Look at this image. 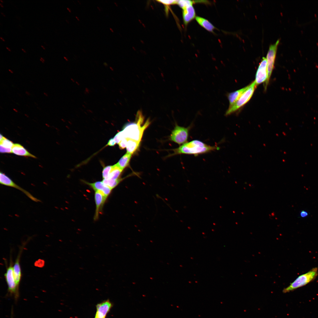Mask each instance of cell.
Returning a JSON list of instances; mask_svg holds the SVG:
<instances>
[{
  "mask_svg": "<svg viewBox=\"0 0 318 318\" xmlns=\"http://www.w3.org/2000/svg\"><path fill=\"white\" fill-rule=\"evenodd\" d=\"M217 145L210 146L198 140H194L187 142L178 148L173 149V153L171 155L178 154L193 155L195 156L219 150Z\"/></svg>",
  "mask_w": 318,
  "mask_h": 318,
  "instance_id": "1",
  "label": "cell"
},
{
  "mask_svg": "<svg viewBox=\"0 0 318 318\" xmlns=\"http://www.w3.org/2000/svg\"><path fill=\"white\" fill-rule=\"evenodd\" d=\"M144 120L142 111H138L136 114L135 122L127 124L122 131L124 138L140 142L144 130L150 123L148 119L142 126Z\"/></svg>",
  "mask_w": 318,
  "mask_h": 318,
  "instance_id": "2",
  "label": "cell"
},
{
  "mask_svg": "<svg viewBox=\"0 0 318 318\" xmlns=\"http://www.w3.org/2000/svg\"><path fill=\"white\" fill-rule=\"evenodd\" d=\"M318 274V268L315 267L307 272L298 277L287 287L284 288L283 292L286 293L304 286L314 280Z\"/></svg>",
  "mask_w": 318,
  "mask_h": 318,
  "instance_id": "3",
  "label": "cell"
},
{
  "mask_svg": "<svg viewBox=\"0 0 318 318\" xmlns=\"http://www.w3.org/2000/svg\"><path fill=\"white\" fill-rule=\"evenodd\" d=\"M256 86L254 81L248 85L247 89L235 103L231 107L228 108L225 115L228 116L231 114L246 103L251 97Z\"/></svg>",
  "mask_w": 318,
  "mask_h": 318,
  "instance_id": "4",
  "label": "cell"
},
{
  "mask_svg": "<svg viewBox=\"0 0 318 318\" xmlns=\"http://www.w3.org/2000/svg\"><path fill=\"white\" fill-rule=\"evenodd\" d=\"M191 127V126L186 127L176 124L170 135V140L179 145L187 142Z\"/></svg>",
  "mask_w": 318,
  "mask_h": 318,
  "instance_id": "5",
  "label": "cell"
},
{
  "mask_svg": "<svg viewBox=\"0 0 318 318\" xmlns=\"http://www.w3.org/2000/svg\"><path fill=\"white\" fill-rule=\"evenodd\" d=\"M8 287V291L10 295L14 296L17 299L19 297V287L17 285L14 276L12 261L11 260L9 266L7 268L4 274Z\"/></svg>",
  "mask_w": 318,
  "mask_h": 318,
  "instance_id": "6",
  "label": "cell"
},
{
  "mask_svg": "<svg viewBox=\"0 0 318 318\" xmlns=\"http://www.w3.org/2000/svg\"><path fill=\"white\" fill-rule=\"evenodd\" d=\"M279 42V40L278 39L274 44H271L269 47L267 54L266 59L267 63L268 78L267 81L265 82L264 87L265 90L266 89L274 68L277 47Z\"/></svg>",
  "mask_w": 318,
  "mask_h": 318,
  "instance_id": "7",
  "label": "cell"
},
{
  "mask_svg": "<svg viewBox=\"0 0 318 318\" xmlns=\"http://www.w3.org/2000/svg\"><path fill=\"white\" fill-rule=\"evenodd\" d=\"M0 183L1 185L14 188L20 191L34 201L37 202L41 201L40 200L34 197L29 192L18 185L10 178L1 172L0 173Z\"/></svg>",
  "mask_w": 318,
  "mask_h": 318,
  "instance_id": "8",
  "label": "cell"
},
{
  "mask_svg": "<svg viewBox=\"0 0 318 318\" xmlns=\"http://www.w3.org/2000/svg\"><path fill=\"white\" fill-rule=\"evenodd\" d=\"M267 78L268 72L266 59L265 57H263L259 66L256 75L255 80L254 81L256 86L265 81L266 82Z\"/></svg>",
  "mask_w": 318,
  "mask_h": 318,
  "instance_id": "9",
  "label": "cell"
},
{
  "mask_svg": "<svg viewBox=\"0 0 318 318\" xmlns=\"http://www.w3.org/2000/svg\"><path fill=\"white\" fill-rule=\"evenodd\" d=\"M112 306V303L108 299L98 304L94 318H105Z\"/></svg>",
  "mask_w": 318,
  "mask_h": 318,
  "instance_id": "10",
  "label": "cell"
},
{
  "mask_svg": "<svg viewBox=\"0 0 318 318\" xmlns=\"http://www.w3.org/2000/svg\"><path fill=\"white\" fill-rule=\"evenodd\" d=\"M84 182L90 186L95 191L100 192L107 198L110 194L112 190L105 185L102 181H96L93 183H90L85 181Z\"/></svg>",
  "mask_w": 318,
  "mask_h": 318,
  "instance_id": "11",
  "label": "cell"
},
{
  "mask_svg": "<svg viewBox=\"0 0 318 318\" xmlns=\"http://www.w3.org/2000/svg\"><path fill=\"white\" fill-rule=\"evenodd\" d=\"M107 197L99 191H95V200L96 204V210L94 219L97 220L99 216L100 209L106 201Z\"/></svg>",
  "mask_w": 318,
  "mask_h": 318,
  "instance_id": "12",
  "label": "cell"
},
{
  "mask_svg": "<svg viewBox=\"0 0 318 318\" xmlns=\"http://www.w3.org/2000/svg\"><path fill=\"white\" fill-rule=\"evenodd\" d=\"M22 250V248H21L13 266V272L16 283L19 287L21 277V270L20 264V256Z\"/></svg>",
  "mask_w": 318,
  "mask_h": 318,
  "instance_id": "13",
  "label": "cell"
},
{
  "mask_svg": "<svg viewBox=\"0 0 318 318\" xmlns=\"http://www.w3.org/2000/svg\"><path fill=\"white\" fill-rule=\"evenodd\" d=\"M183 18L184 24L187 26L196 18V12L193 5L190 6L183 10Z\"/></svg>",
  "mask_w": 318,
  "mask_h": 318,
  "instance_id": "14",
  "label": "cell"
},
{
  "mask_svg": "<svg viewBox=\"0 0 318 318\" xmlns=\"http://www.w3.org/2000/svg\"><path fill=\"white\" fill-rule=\"evenodd\" d=\"M12 153L16 155L24 157H36L29 152L23 146L19 144H14L12 148Z\"/></svg>",
  "mask_w": 318,
  "mask_h": 318,
  "instance_id": "15",
  "label": "cell"
},
{
  "mask_svg": "<svg viewBox=\"0 0 318 318\" xmlns=\"http://www.w3.org/2000/svg\"><path fill=\"white\" fill-rule=\"evenodd\" d=\"M248 86L235 91L228 93L227 97L229 102L228 108L232 106L242 94L247 89Z\"/></svg>",
  "mask_w": 318,
  "mask_h": 318,
  "instance_id": "16",
  "label": "cell"
},
{
  "mask_svg": "<svg viewBox=\"0 0 318 318\" xmlns=\"http://www.w3.org/2000/svg\"><path fill=\"white\" fill-rule=\"evenodd\" d=\"M195 19L196 21L201 26L208 31L214 33V30L216 29V28L208 20L199 16H196Z\"/></svg>",
  "mask_w": 318,
  "mask_h": 318,
  "instance_id": "17",
  "label": "cell"
},
{
  "mask_svg": "<svg viewBox=\"0 0 318 318\" xmlns=\"http://www.w3.org/2000/svg\"><path fill=\"white\" fill-rule=\"evenodd\" d=\"M131 154L127 153L124 155L115 164L116 165L123 170L129 165L132 156Z\"/></svg>",
  "mask_w": 318,
  "mask_h": 318,
  "instance_id": "18",
  "label": "cell"
},
{
  "mask_svg": "<svg viewBox=\"0 0 318 318\" xmlns=\"http://www.w3.org/2000/svg\"><path fill=\"white\" fill-rule=\"evenodd\" d=\"M140 142L128 139L126 148L127 153L132 154L138 148Z\"/></svg>",
  "mask_w": 318,
  "mask_h": 318,
  "instance_id": "19",
  "label": "cell"
},
{
  "mask_svg": "<svg viewBox=\"0 0 318 318\" xmlns=\"http://www.w3.org/2000/svg\"><path fill=\"white\" fill-rule=\"evenodd\" d=\"M122 171V170L117 167L115 164L112 165L108 178L114 179L119 178V177Z\"/></svg>",
  "mask_w": 318,
  "mask_h": 318,
  "instance_id": "20",
  "label": "cell"
},
{
  "mask_svg": "<svg viewBox=\"0 0 318 318\" xmlns=\"http://www.w3.org/2000/svg\"><path fill=\"white\" fill-rule=\"evenodd\" d=\"M121 179H104L102 181L103 183L112 189L117 186L121 181Z\"/></svg>",
  "mask_w": 318,
  "mask_h": 318,
  "instance_id": "21",
  "label": "cell"
},
{
  "mask_svg": "<svg viewBox=\"0 0 318 318\" xmlns=\"http://www.w3.org/2000/svg\"><path fill=\"white\" fill-rule=\"evenodd\" d=\"M14 143L4 137L3 139L0 141V146L7 149H12Z\"/></svg>",
  "mask_w": 318,
  "mask_h": 318,
  "instance_id": "22",
  "label": "cell"
},
{
  "mask_svg": "<svg viewBox=\"0 0 318 318\" xmlns=\"http://www.w3.org/2000/svg\"><path fill=\"white\" fill-rule=\"evenodd\" d=\"M194 3H196L195 1L181 0H178L177 4L183 10L190 6L193 5Z\"/></svg>",
  "mask_w": 318,
  "mask_h": 318,
  "instance_id": "23",
  "label": "cell"
},
{
  "mask_svg": "<svg viewBox=\"0 0 318 318\" xmlns=\"http://www.w3.org/2000/svg\"><path fill=\"white\" fill-rule=\"evenodd\" d=\"M112 167V165H109L104 168L102 171V176L103 179L108 178Z\"/></svg>",
  "mask_w": 318,
  "mask_h": 318,
  "instance_id": "24",
  "label": "cell"
},
{
  "mask_svg": "<svg viewBox=\"0 0 318 318\" xmlns=\"http://www.w3.org/2000/svg\"><path fill=\"white\" fill-rule=\"evenodd\" d=\"M124 138L122 131L118 132L114 136L113 139L116 143L117 144Z\"/></svg>",
  "mask_w": 318,
  "mask_h": 318,
  "instance_id": "25",
  "label": "cell"
},
{
  "mask_svg": "<svg viewBox=\"0 0 318 318\" xmlns=\"http://www.w3.org/2000/svg\"><path fill=\"white\" fill-rule=\"evenodd\" d=\"M158 1L166 5H169L172 4H177L178 0H158Z\"/></svg>",
  "mask_w": 318,
  "mask_h": 318,
  "instance_id": "26",
  "label": "cell"
},
{
  "mask_svg": "<svg viewBox=\"0 0 318 318\" xmlns=\"http://www.w3.org/2000/svg\"><path fill=\"white\" fill-rule=\"evenodd\" d=\"M128 139L124 138L119 143V148L120 149H122L126 148Z\"/></svg>",
  "mask_w": 318,
  "mask_h": 318,
  "instance_id": "27",
  "label": "cell"
},
{
  "mask_svg": "<svg viewBox=\"0 0 318 318\" xmlns=\"http://www.w3.org/2000/svg\"><path fill=\"white\" fill-rule=\"evenodd\" d=\"M116 142L113 138L110 139L108 141L107 145L110 146H113L116 144Z\"/></svg>",
  "mask_w": 318,
  "mask_h": 318,
  "instance_id": "28",
  "label": "cell"
},
{
  "mask_svg": "<svg viewBox=\"0 0 318 318\" xmlns=\"http://www.w3.org/2000/svg\"><path fill=\"white\" fill-rule=\"evenodd\" d=\"M308 213L307 212L303 210L301 212L300 215L301 217L304 218L307 216L308 215Z\"/></svg>",
  "mask_w": 318,
  "mask_h": 318,
  "instance_id": "29",
  "label": "cell"
},
{
  "mask_svg": "<svg viewBox=\"0 0 318 318\" xmlns=\"http://www.w3.org/2000/svg\"><path fill=\"white\" fill-rule=\"evenodd\" d=\"M40 61H41V62H42V63H44V59H43V58H42V57H41V58H40Z\"/></svg>",
  "mask_w": 318,
  "mask_h": 318,
  "instance_id": "30",
  "label": "cell"
},
{
  "mask_svg": "<svg viewBox=\"0 0 318 318\" xmlns=\"http://www.w3.org/2000/svg\"><path fill=\"white\" fill-rule=\"evenodd\" d=\"M4 136H3V135H2L1 134H0V141L1 140L4 138Z\"/></svg>",
  "mask_w": 318,
  "mask_h": 318,
  "instance_id": "31",
  "label": "cell"
},
{
  "mask_svg": "<svg viewBox=\"0 0 318 318\" xmlns=\"http://www.w3.org/2000/svg\"><path fill=\"white\" fill-rule=\"evenodd\" d=\"M26 93L27 95H30V93L29 92H28L27 91L26 92Z\"/></svg>",
  "mask_w": 318,
  "mask_h": 318,
  "instance_id": "32",
  "label": "cell"
},
{
  "mask_svg": "<svg viewBox=\"0 0 318 318\" xmlns=\"http://www.w3.org/2000/svg\"><path fill=\"white\" fill-rule=\"evenodd\" d=\"M67 10L69 11V12H71V10L68 7H67Z\"/></svg>",
  "mask_w": 318,
  "mask_h": 318,
  "instance_id": "33",
  "label": "cell"
},
{
  "mask_svg": "<svg viewBox=\"0 0 318 318\" xmlns=\"http://www.w3.org/2000/svg\"><path fill=\"white\" fill-rule=\"evenodd\" d=\"M9 71L11 72V73H13V72L10 69H9Z\"/></svg>",
  "mask_w": 318,
  "mask_h": 318,
  "instance_id": "34",
  "label": "cell"
},
{
  "mask_svg": "<svg viewBox=\"0 0 318 318\" xmlns=\"http://www.w3.org/2000/svg\"><path fill=\"white\" fill-rule=\"evenodd\" d=\"M13 110L14 111L16 112H18V111L16 110V109H15L14 108H13Z\"/></svg>",
  "mask_w": 318,
  "mask_h": 318,
  "instance_id": "35",
  "label": "cell"
},
{
  "mask_svg": "<svg viewBox=\"0 0 318 318\" xmlns=\"http://www.w3.org/2000/svg\"><path fill=\"white\" fill-rule=\"evenodd\" d=\"M44 95H45L46 96H47V97H48V95L45 92H44Z\"/></svg>",
  "mask_w": 318,
  "mask_h": 318,
  "instance_id": "36",
  "label": "cell"
},
{
  "mask_svg": "<svg viewBox=\"0 0 318 318\" xmlns=\"http://www.w3.org/2000/svg\"><path fill=\"white\" fill-rule=\"evenodd\" d=\"M75 17L78 21H79L80 20L79 18L78 17H77V16H76Z\"/></svg>",
  "mask_w": 318,
  "mask_h": 318,
  "instance_id": "37",
  "label": "cell"
},
{
  "mask_svg": "<svg viewBox=\"0 0 318 318\" xmlns=\"http://www.w3.org/2000/svg\"><path fill=\"white\" fill-rule=\"evenodd\" d=\"M110 30H111V31L112 32H113V30H112V28H110Z\"/></svg>",
  "mask_w": 318,
  "mask_h": 318,
  "instance_id": "38",
  "label": "cell"
},
{
  "mask_svg": "<svg viewBox=\"0 0 318 318\" xmlns=\"http://www.w3.org/2000/svg\"><path fill=\"white\" fill-rule=\"evenodd\" d=\"M97 8L99 10V11H101V10H100V7H99L97 6Z\"/></svg>",
  "mask_w": 318,
  "mask_h": 318,
  "instance_id": "39",
  "label": "cell"
},
{
  "mask_svg": "<svg viewBox=\"0 0 318 318\" xmlns=\"http://www.w3.org/2000/svg\"><path fill=\"white\" fill-rule=\"evenodd\" d=\"M21 49L22 51H24V52H26V51L24 49H23L22 48Z\"/></svg>",
  "mask_w": 318,
  "mask_h": 318,
  "instance_id": "40",
  "label": "cell"
},
{
  "mask_svg": "<svg viewBox=\"0 0 318 318\" xmlns=\"http://www.w3.org/2000/svg\"><path fill=\"white\" fill-rule=\"evenodd\" d=\"M1 14H2V15H3V16H5V15H4V14H3V13H2V12H1Z\"/></svg>",
  "mask_w": 318,
  "mask_h": 318,
  "instance_id": "41",
  "label": "cell"
},
{
  "mask_svg": "<svg viewBox=\"0 0 318 318\" xmlns=\"http://www.w3.org/2000/svg\"><path fill=\"white\" fill-rule=\"evenodd\" d=\"M6 48L9 51H10V50L7 47H6Z\"/></svg>",
  "mask_w": 318,
  "mask_h": 318,
  "instance_id": "42",
  "label": "cell"
},
{
  "mask_svg": "<svg viewBox=\"0 0 318 318\" xmlns=\"http://www.w3.org/2000/svg\"><path fill=\"white\" fill-rule=\"evenodd\" d=\"M0 38H1V39H2V40H3V41H5V40H4V39H3V38H2V37H0Z\"/></svg>",
  "mask_w": 318,
  "mask_h": 318,
  "instance_id": "43",
  "label": "cell"
},
{
  "mask_svg": "<svg viewBox=\"0 0 318 318\" xmlns=\"http://www.w3.org/2000/svg\"><path fill=\"white\" fill-rule=\"evenodd\" d=\"M41 47L43 48L44 49H45V48L42 45Z\"/></svg>",
  "mask_w": 318,
  "mask_h": 318,
  "instance_id": "44",
  "label": "cell"
},
{
  "mask_svg": "<svg viewBox=\"0 0 318 318\" xmlns=\"http://www.w3.org/2000/svg\"><path fill=\"white\" fill-rule=\"evenodd\" d=\"M0 6H1V7H3V5H2L1 4V3H0Z\"/></svg>",
  "mask_w": 318,
  "mask_h": 318,
  "instance_id": "45",
  "label": "cell"
},
{
  "mask_svg": "<svg viewBox=\"0 0 318 318\" xmlns=\"http://www.w3.org/2000/svg\"><path fill=\"white\" fill-rule=\"evenodd\" d=\"M64 59H65L66 60H67V58H66V57H64Z\"/></svg>",
  "mask_w": 318,
  "mask_h": 318,
  "instance_id": "46",
  "label": "cell"
},
{
  "mask_svg": "<svg viewBox=\"0 0 318 318\" xmlns=\"http://www.w3.org/2000/svg\"><path fill=\"white\" fill-rule=\"evenodd\" d=\"M77 1H78V2H79V3H80V4H81V3H80V2L79 1V0H77Z\"/></svg>",
  "mask_w": 318,
  "mask_h": 318,
  "instance_id": "47",
  "label": "cell"
},
{
  "mask_svg": "<svg viewBox=\"0 0 318 318\" xmlns=\"http://www.w3.org/2000/svg\"><path fill=\"white\" fill-rule=\"evenodd\" d=\"M66 20L68 23H69V22L68 21L67 19H66Z\"/></svg>",
  "mask_w": 318,
  "mask_h": 318,
  "instance_id": "48",
  "label": "cell"
},
{
  "mask_svg": "<svg viewBox=\"0 0 318 318\" xmlns=\"http://www.w3.org/2000/svg\"><path fill=\"white\" fill-rule=\"evenodd\" d=\"M0 1H1V2H3V1H2V0H0Z\"/></svg>",
  "mask_w": 318,
  "mask_h": 318,
  "instance_id": "49",
  "label": "cell"
}]
</instances>
